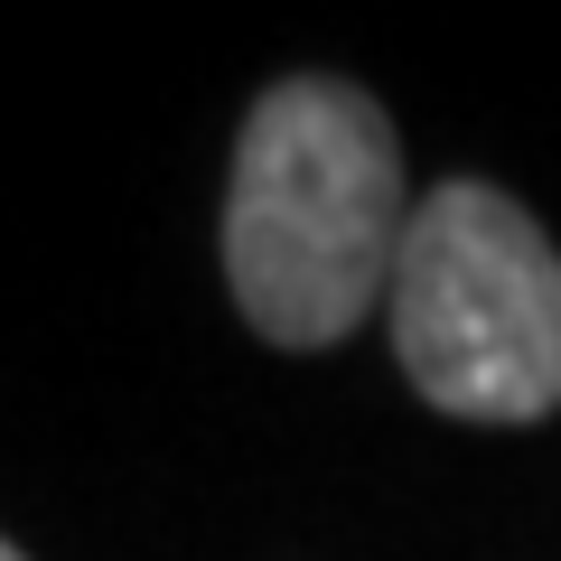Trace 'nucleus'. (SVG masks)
Masks as SVG:
<instances>
[{
  "mask_svg": "<svg viewBox=\"0 0 561 561\" xmlns=\"http://www.w3.org/2000/svg\"><path fill=\"white\" fill-rule=\"evenodd\" d=\"M412 234L402 140L365 84L290 76L243 113L225 187V280L253 337L319 356L346 346L383 300Z\"/></svg>",
  "mask_w": 561,
  "mask_h": 561,
  "instance_id": "nucleus-1",
  "label": "nucleus"
},
{
  "mask_svg": "<svg viewBox=\"0 0 561 561\" xmlns=\"http://www.w3.org/2000/svg\"><path fill=\"white\" fill-rule=\"evenodd\" d=\"M383 319H393V356L431 412H561V253L505 187L449 179L412 206Z\"/></svg>",
  "mask_w": 561,
  "mask_h": 561,
  "instance_id": "nucleus-2",
  "label": "nucleus"
},
{
  "mask_svg": "<svg viewBox=\"0 0 561 561\" xmlns=\"http://www.w3.org/2000/svg\"><path fill=\"white\" fill-rule=\"evenodd\" d=\"M0 561H20V552H10V542H0Z\"/></svg>",
  "mask_w": 561,
  "mask_h": 561,
  "instance_id": "nucleus-3",
  "label": "nucleus"
}]
</instances>
